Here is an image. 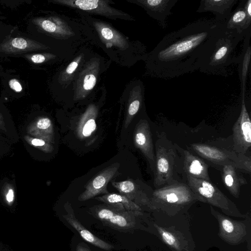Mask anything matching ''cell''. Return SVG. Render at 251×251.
I'll return each mask as SVG.
<instances>
[{"mask_svg": "<svg viewBox=\"0 0 251 251\" xmlns=\"http://www.w3.org/2000/svg\"><path fill=\"white\" fill-rule=\"evenodd\" d=\"M226 30V23L201 19L165 35L148 54L147 74L169 79L199 70Z\"/></svg>", "mask_w": 251, "mask_h": 251, "instance_id": "cell-1", "label": "cell"}, {"mask_svg": "<svg viewBox=\"0 0 251 251\" xmlns=\"http://www.w3.org/2000/svg\"><path fill=\"white\" fill-rule=\"evenodd\" d=\"M155 164L153 185L156 189L178 182L181 175L179 156L175 143L164 132L158 133L155 143Z\"/></svg>", "mask_w": 251, "mask_h": 251, "instance_id": "cell-2", "label": "cell"}, {"mask_svg": "<svg viewBox=\"0 0 251 251\" xmlns=\"http://www.w3.org/2000/svg\"><path fill=\"white\" fill-rule=\"evenodd\" d=\"M250 29L251 28L242 33L235 30L227 29L218 40L211 55L199 71L208 75L224 76L232 74L230 66L239 62L238 56H234L233 53Z\"/></svg>", "mask_w": 251, "mask_h": 251, "instance_id": "cell-3", "label": "cell"}, {"mask_svg": "<svg viewBox=\"0 0 251 251\" xmlns=\"http://www.w3.org/2000/svg\"><path fill=\"white\" fill-rule=\"evenodd\" d=\"M197 201L196 195L187 184L178 182L154 190L149 207L175 215Z\"/></svg>", "mask_w": 251, "mask_h": 251, "instance_id": "cell-4", "label": "cell"}, {"mask_svg": "<svg viewBox=\"0 0 251 251\" xmlns=\"http://www.w3.org/2000/svg\"><path fill=\"white\" fill-rule=\"evenodd\" d=\"M188 149L203 159L209 167L219 171L224 166L231 165L240 172L251 174V157L238 153L232 149L205 143L191 144Z\"/></svg>", "mask_w": 251, "mask_h": 251, "instance_id": "cell-5", "label": "cell"}, {"mask_svg": "<svg viewBox=\"0 0 251 251\" xmlns=\"http://www.w3.org/2000/svg\"><path fill=\"white\" fill-rule=\"evenodd\" d=\"M186 182L196 195L198 201L220 208L227 216L247 218L248 214L241 213L236 204L211 181L186 176Z\"/></svg>", "mask_w": 251, "mask_h": 251, "instance_id": "cell-6", "label": "cell"}, {"mask_svg": "<svg viewBox=\"0 0 251 251\" xmlns=\"http://www.w3.org/2000/svg\"><path fill=\"white\" fill-rule=\"evenodd\" d=\"M86 20L92 25L100 43L104 45V49L109 50V51L120 52V51H127L128 49L134 50H146L145 46L140 42L131 43L127 37L108 24L89 17Z\"/></svg>", "mask_w": 251, "mask_h": 251, "instance_id": "cell-7", "label": "cell"}, {"mask_svg": "<svg viewBox=\"0 0 251 251\" xmlns=\"http://www.w3.org/2000/svg\"><path fill=\"white\" fill-rule=\"evenodd\" d=\"M54 3L78 10L81 12L116 20H134L126 13L110 6L108 0H53Z\"/></svg>", "mask_w": 251, "mask_h": 251, "instance_id": "cell-8", "label": "cell"}, {"mask_svg": "<svg viewBox=\"0 0 251 251\" xmlns=\"http://www.w3.org/2000/svg\"><path fill=\"white\" fill-rule=\"evenodd\" d=\"M211 214L219 223V237L229 244L236 245L247 240L250 232V222L246 219L237 221L224 215L210 206Z\"/></svg>", "mask_w": 251, "mask_h": 251, "instance_id": "cell-9", "label": "cell"}, {"mask_svg": "<svg viewBox=\"0 0 251 251\" xmlns=\"http://www.w3.org/2000/svg\"><path fill=\"white\" fill-rule=\"evenodd\" d=\"M241 94L240 113L232 128V149L238 153L246 155L251 147V122L246 106L245 94Z\"/></svg>", "mask_w": 251, "mask_h": 251, "instance_id": "cell-10", "label": "cell"}, {"mask_svg": "<svg viewBox=\"0 0 251 251\" xmlns=\"http://www.w3.org/2000/svg\"><path fill=\"white\" fill-rule=\"evenodd\" d=\"M179 156L181 175L184 178L189 176L211 181L208 165L201 157L189 150L184 149L175 143Z\"/></svg>", "mask_w": 251, "mask_h": 251, "instance_id": "cell-11", "label": "cell"}, {"mask_svg": "<svg viewBox=\"0 0 251 251\" xmlns=\"http://www.w3.org/2000/svg\"><path fill=\"white\" fill-rule=\"evenodd\" d=\"M82 67L75 82V98L76 100L85 98L95 87L100 73V59H91Z\"/></svg>", "mask_w": 251, "mask_h": 251, "instance_id": "cell-12", "label": "cell"}, {"mask_svg": "<svg viewBox=\"0 0 251 251\" xmlns=\"http://www.w3.org/2000/svg\"><path fill=\"white\" fill-rule=\"evenodd\" d=\"M119 168L120 164L115 163L97 174L86 185L85 190L78 197L79 201H85L101 194H108L107 184L117 175Z\"/></svg>", "mask_w": 251, "mask_h": 251, "instance_id": "cell-13", "label": "cell"}, {"mask_svg": "<svg viewBox=\"0 0 251 251\" xmlns=\"http://www.w3.org/2000/svg\"><path fill=\"white\" fill-rule=\"evenodd\" d=\"M134 143L145 156L153 172L155 156L150 126L146 120L141 119L136 125L134 132Z\"/></svg>", "mask_w": 251, "mask_h": 251, "instance_id": "cell-14", "label": "cell"}, {"mask_svg": "<svg viewBox=\"0 0 251 251\" xmlns=\"http://www.w3.org/2000/svg\"><path fill=\"white\" fill-rule=\"evenodd\" d=\"M178 0H132L130 2L142 7L163 29L167 27V19L172 14V9Z\"/></svg>", "mask_w": 251, "mask_h": 251, "instance_id": "cell-15", "label": "cell"}, {"mask_svg": "<svg viewBox=\"0 0 251 251\" xmlns=\"http://www.w3.org/2000/svg\"><path fill=\"white\" fill-rule=\"evenodd\" d=\"M33 23L41 30L61 38H69L74 35L72 28L63 20L55 16L36 18Z\"/></svg>", "mask_w": 251, "mask_h": 251, "instance_id": "cell-16", "label": "cell"}, {"mask_svg": "<svg viewBox=\"0 0 251 251\" xmlns=\"http://www.w3.org/2000/svg\"><path fill=\"white\" fill-rule=\"evenodd\" d=\"M48 48L41 43L24 37L10 38L0 45V51L8 54H16Z\"/></svg>", "mask_w": 251, "mask_h": 251, "instance_id": "cell-17", "label": "cell"}, {"mask_svg": "<svg viewBox=\"0 0 251 251\" xmlns=\"http://www.w3.org/2000/svg\"><path fill=\"white\" fill-rule=\"evenodd\" d=\"M237 2L238 0H202L197 12H211L215 15L216 21L226 23Z\"/></svg>", "mask_w": 251, "mask_h": 251, "instance_id": "cell-18", "label": "cell"}, {"mask_svg": "<svg viewBox=\"0 0 251 251\" xmlns=\"http://www.w3.org/2000/svg\"><path fill=\"white\" fill-rule=\"evenodd\" d=\"M220 171L226 188L234 197L238 198L241 187L247 184L245 178L239 173L237 169L231 165L223 166Z\"/></svg>", "mask_w": 251, "mask_h": 251, "instance_id": "cell-19", "label": "cell"}, {"mask_svg": "<svg viewBox=\"0 0 251 251\" xmlns=\"http://www.w3.org/2000/svg\"><path fill=\"white\" fill-rule=\"evenodd\" d=\"M112 185L123 195L130 200L136 199L140 203L149 206L151 196L142 190L140 186L132 180H126L119 182L112 181Z\"/></svg>", "mask_w": 251, "mask_h": 251, "instance_id": "cell-20", "label": "cell"}, {"mask_svg": "<svg viewBox=\"0 0 251 251\" xmlns=\"http://www.w3.org/2000/svg\"><path fill=\"white\" fill-rule=\"evenodd\" d=\"M67 211V214L64 216L65 219L79 233L84 240L104 250L109 251L113 248L111 245L99 238L82 226L75 218L71 209L68 208Z\"/></svg>", "mask_w": 251, "mask_h": 251, "instance_id": "cell-21", "label": "cell"}, {"mask_svg": "<svg viewBox=\"0 0 251 251\" xmlns=\"http://www.w3.org/2000/svg\"><path fill=\"white\" fill-rule=\"evenodd\" d=\"M245 0H241L236 9L231 12L226 22L227 30H235L242 33L247 31L251 25V17L247 14L244 8Z\"/></svg>", "mask_w": 251, "mask_h": 251, "instance_id": "cell-22", "label": "cell"}, {"mask_svg": "<svg viewBox=\"0 0 251 251\" xmlns=\"http://www.w3.org/2000/svg\"><path fill=\"white\" fill-rule=\"evenodd\" d=\"M98 108L94 104L90 105L81 115L76 126V133L80 139L90 136L97 127L96 118Z\"/></svg>", "mask_w": 251, "mask_h": 251, "instance_id": "cell-23", "label": "cell"}, {"mask_svg": "<svg viewBox=\"0 0 251 251\" xmlns=\"http://www.w3.org/2000/svg\"><path fill=\"white\" fill-rule=\"evenodd\" d=\"M144 97V87L142 82L139 81L135 83L130 92L125 127L127 128L134 117L139 111L143 102Z\"/></svg>", "mask_w": 251, "mask_h": 251, "instance_id": "cell-24", "label": "cell"}, {"mask_svg": "<svg viewBox=\"0 0 251 251\" xmlns=\"http://www.w3.org/2000/svg\"><path fill=\"white\" fill-rule=\"evenodd\" d=\"M27 132L37 138L51 144L54 143L53 124L48 117H42L36 119L29 126Z\"/></svg>", "mask_w": 251, "mask_h": 251, "instance_id": "cell-25", "label": "cell"}, {"mask_svg": "<svg viewBox=\"0 0 251 251\" xmlns=\"http://www.w3.org/2000/svg\"><path fill=\"white\" fill-rule=\"evenodd\" d=\"M251 29L247 33L244 38V45L241 53L238 55L239 64V78L241 82V94L245 92L246 82L248 74L251 57V47L250 40Z\"/></svg>", "mask_w": 251, "mask_h": 251, "instance_id": "cell-26", "label": "cell"}, {"mask_svg": "<svg viewBox=\"0 0 251 251\" xmlns=\"http://www.w3.org/2000/svg\"><path fill=\"white\" fill-rule=\"evenodd\" d=\"M96 199L112 206H120V208H125L130 210H141L140 207L137 204L122 194L108 193Z\"/></svg>", "mask_w": 251, "mask_h": 251, "instance_id": "cell-27", "label": "cell"}, {"mask_svg": "<svg viewBox=\"0 0 251 251\" xmlns=\"http://www.w3.org/2000/svg\"><path fill=\"white\" fill-rule=\"evenodd\" d=\"M154 226L161 239L166 245L177 251L182 250L184 244L181 243L178 236L175 233L156 224H154Z\"/></svg>", "mask_w": 251, "mask_h": 251, "instance_id": "cell-28", "label": "cell"}, {"mask_svg": "<svg viewBox=\"0 0 251 251\" xmlns=\"http://www.w3.org/2000/svg\"><path fill=\"white\" fill-rule=\"evenodd\" d=\"M98 215L100 219L108 221L112 224L120 227H125L127 225V221L124 216L115 213L108 208L100 209L98 213Z\"/></svg>", "mask_w": 251, "mask_h": 251, "instance_id": "cell-29", "label": "cell"}, {"mask_svg": "<svg viewBox=\"0 0 251 251\" xmlns=\"http://www.w3.org/2000/svg\"><path fill=\"white\" fill-rule=\"evenodd\" d=\"M84 55L81 53L76 57L65 68L60 75L61 82L65 83L72 79L76 75V71L82 63Z\"/></svg>", "mask_w": 251, "mask_h": 251, "instance_id": "cell-30", "label": "cell"}, {"mask_svg": "<svg viewBox=\"0 0 251 251\" xmlns=\"http://www.w3.org/2000/svg\"><path fill=\"white\" fill-rule=\"evenodd\" d=\"M25 139L32 146L38 148L45 152H50L53 149L52 144L43 139L37 138H31L28 136L25 137Z\"/></svg>", "mask_w": 251, "mask_h": 251, "instance_id": "cell-31", "label": "cell"}, {"mask_svg": "<svg viewBox=\"0 0 251 251\" xmlns=\"http://www.w3.org/2000/svg\"><path fill=\"white\" fill-rule=\"evenodd\" d=\"M25 57L32 63L38 64L53 58L54 55L50 53H44L26 54Z\"/></svg>", "mask_w": 251, "mask_h": 251, "instance_id": "cell-32", "label": "cell"}, {"mask_svg": "<svg viewBox=\"0 0 251 251\" xmlns=\"http://www.w3.org/2000/svg\"><path fill=\"white\" fill-rule=\"evenodd\" d=\"M9 86L14 91L20 93L23 91V87L20 81L16 78H13L9 81Z\"/></svg>", "mask_w": 251, "mask_h": 251, "instance_id": "cell-33", "label": "cell"}, {"mask_svg": "<svg viewBox=\"0 0 251 251\" xmlns=\"http://www.w3.org/2000/svg\"><path fill=\"white\" fill-rule=\"evenodd\" d=\"M5 200L9 205H11L15 200V193L13 189L9 187L5 193Z\"/></svg>", "mask_w": 251, "mask_h": 251, "instance_id": "cell-34", "label": "cell"}, {"mask_svg": "<svg viewBox=\"0 0 251 251\" xmlns=\"http://www.w3.org/2000/svg\"><path fill=\"white\" fill-rule=\"evenodd\" d=\"M76 251H91L89 249L83 244H79L76 249Z\"/></svg>", "mask_w": 251, "mask_h": 251, "instance_id": "cell-35", "label": "cell"}, {"mask_svg": "<svg viewBox=\"0 0 251 251\" xmlns=\"http://www.w3.org/2000/svg\"><path fill=\"white\" fill-rule=\"evenodd\" d=\"M4 126L3 119L0 113V127H3Z\"/></svg>", "mask_w": 251, "mask_h": 251, "instance_id": "cell-36", "label": "cell"}, {"mask_svg": "<svg viewBox=\"0 0 251 251\" xmlns=\"http://www.w3.org/2000/svg\"><path fill=\"white\" fill-rule=\"evenodd\" d=\"M0 251H9L7 250L6 249L3 248V247H2V246L0 245Z\"/></svg>", "mask_w": 251, "mask_h": 251, "instance_id": "cell-37", "label": "cell"}]
</instances>
